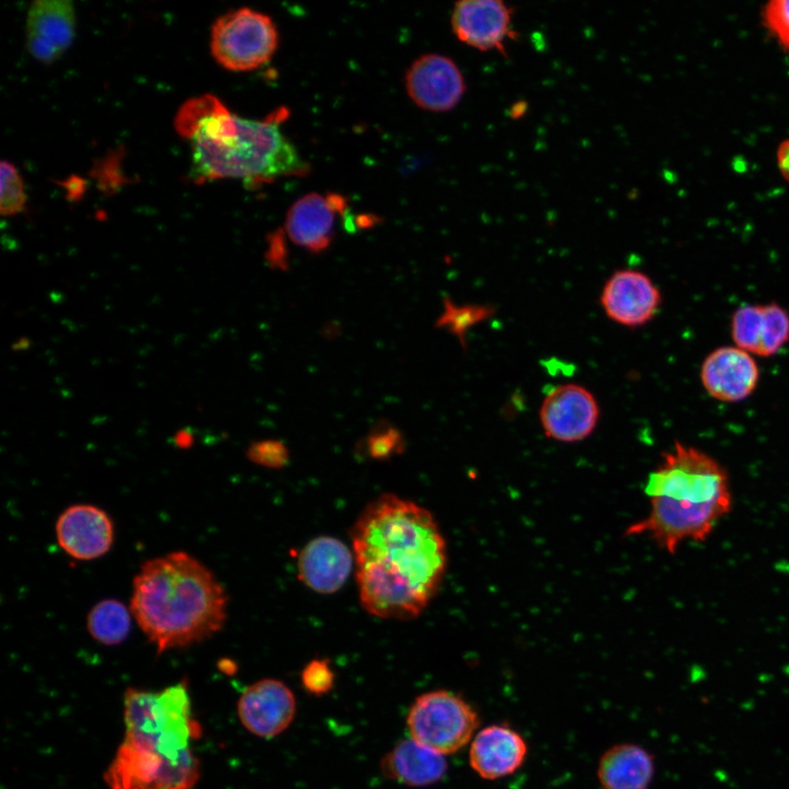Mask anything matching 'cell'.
Segmentation results:
<instances>
[{
	"label": "cell",
	"mask_w": 789,
	"mask_h": 789,
	"mask_svg": "<svg viewBox=\"0 0 789 789\" xmlns=\"http://www.w3.org/2000/svg\"><path fill=\"white\" fill-rule=\"evenodd\" d=\"M266 260L273 267L285 268L286 251L279 236H274L270 242V249L266 253Z\"/></svg>",
	"instance_id": "f546056e"
},
{
	"label": "cell",
	"mask_w": 789,
	"mask_h": 789,
	"mask_svg": "<svg viewBox=\"0 0 789 789\" xmlns=\"http://www.w3.org/2000/svg\"><path fill=\"white\" fill-rule=\"evenodd\" d=\"M0 210L2 216H13L24 210L26 195L24 184L14 164L1 162Z\"/></svg>",
	"instance_id": "d4e9b609"
},
{
	"label": "cell",
	"mask_w": 789,
	"mask_h": 789,
	"mask_svg": "<svg viewBox=\"0 0 789 789\" xmlns=\"http://www.w3.org/2000/svg\"><path fill=\"white\" fill-rule=\"evenodd\" d=\"M403 447L401 432L388 424L378 425L369 433L366 439L368 456L378 460H385L401 454Z\"/></svg>",
	"instance_id": "484cf974"
},
{
	"label": "cell",
	"mask_w": 789,
	"mask_h": 789,
	"mask_svg": "<svg viewBox=\"0 0 789 789\" xmlns=\"http://www.w3.org/2000/svg\"><path fill=\"white\" fill-rule=\"evenodd\" d=\"M125 737L105 779L112 789H191L198 734L183 683L161 691L129 688L124 697Z\"/></svg>",
	"instance_id": "3957f363"
},
{
	"label": "cell",
	"mask_w": 789,
	"mask_h": 789,
	"mask_svg": "<svg viewBox=\"0 0 789 789\" xmlns=\"http://www.w3.org/2000/svg\"><path fill=\"white\" fill-rule=\"evenodd\" d=\"M644 492L650 498L683 503H732L724 468L706 453L679 442L649 474Z\"/></svg>",
	"instance_id": "5b68a950"
},
{
	"label": "cell",
	"mask_w": 789,
	"mask_h": 789,
	"mask_svg": "<svg viewBox=\"0 0 789 789\" xmlns=\"http://www.w3.org/2000/svg\"><path fill=\"white\" fill-rule=\"evenodd\" d=\"M334 673L325 659H313L301 671L304 688L315 696L329 693L334 684Z\"/></svg>",
	"instance_id": "83f0119b"
},
{
	"label": "cell",
	"mask_w": 789,
	"mask_h": 789,
	"mask_svg": "<svg viewBox=\"0 0 789 789\" xmlns=\"http://www.w3.org/2000/svg\"><path fill=\"white\" fill-rule=\"evenodd\" d=\"M405 89L419 107L447 112L458 105L467 85L462 72L451 58L441 54H425L408 69Z\"/></svg>",
	"instance_id": "8fae6325"
},
{
	"label": "cell",
	"mask_w": 789,
	"mask_h": 789,
	"mask_svg": "<svg viewBox=\"0 0 789 789\" xmlns=\"http://www.w3.org/2000/svg\"><path fill=\"white\" fill-rule=\"evenodd\" d=\"M245 456L255 465L281 469L288 464L290 454L287 446L278 439H261L250 444Z\"/></svg>",
	"instance_id": "4316f807"
},
{
	"label": "cell",
	"mask_w": 789,
	"mask_h": 789,
	"mask_svg": "<svg viewBox=\"0 0 789 789\" xmlns=\"http://www.w3.org/2000/svg\"><path fill=\"white\" fill-rule=\"evenodd\" d=\"M524 737L505 724H492L474 734L469 748L471 768L484 779L493 780L515 773L525 762Z\"/></svg>",
	"instance_id": "ffe728a7"
},
{
	"label": "cell",
	"mask_w": 789,
	"mask_h": 789,
	"mask_svg": "<svg viewBox=\"0 0 789 789\" xmlns=\"http://www.w3.org/2000/svg\"><path fill=\"white\" fill-rule=\"evenodd\" d=\"M194 437L190 430L183 428L176 432L174 442L180 448H187L193 444Z\"/></svg>",
	"instance_id": "1f68e13d"
},
{
	"label": "cell",
	"mask_w": 789,
	"mask_h": 789,
	"mask_svg": "<svg viewBox=\"0 0 789 789\" xmlns=\"http://www.w3.org/2000/svg\"><path fill=\"white\" fill-rule=\"evenodd\" d=\"M764 22L779 43L789 49V0H773L764 8Z\"/></svg>",
	"instance_id": "f1b7e54d"
},
{
	"label": "cell",
	"mask_w": 789,
	"mask_h": 789,
	"mask_svg": "<svg viewBox=\"0 0 789 789\" xmlns=\"http://www.w3.org/2000/svg\"><path fill=\"white\" fill-rule=\"evenodd\" d=\"M776 158L782 178L789 182V139L779 145Z\"/></svg>",
	"instance_id": "4dcf8cb0"
},
{
	"label": "cell",
	"mask_w": 789,
	"mask_h": 789,
	"mask_svg": "<svg viewBox=\"0 0 789 789\" xmlns=\"http://www.w3.org/2000/svg\"><path fill=\"white\" fill-rule=\"evenodd\" d=\"M345 207L346 202L339 194H306L288 209L285 231L296 245L320 253L330 245L336 217Z\"/></svg>",
	"instance_id": "2e32d148"
},
{
	"label": "cell",
	"mask_w": 789,
	"mask_h": 789,
	"mask_svg": "<svg viewBox=\"0 0 789 789\" xmlns=\"http://www.w3.org/2000/svg\"><path fill=\"white\" fill-rule=\"evenodd\" d=\"M653 775V756L642 746L631 743L608 748L597 766V778L603 789H648Z\"/></svg>",
	"instance_id": "7402d4cb"
},
{
	"label": "cell",
	"mask_w": 789,
	"mask_h": 789,
	"mask_svg": "<svg viewBox=\"0 0 789 789\" xmlns=\"http://www.w3.org/2000/svg\"><path fill=\"white\" fill-rule=\"evenodd\" d=\"M513 13V8L501 0H462L454 4L450 25L461 43L480 52L506 55V41L517 38Z\"/></svg>",
	"instance_id": "9c48e42d"
},
{
	"label": "cell",
	"mask_w": 789,
	"mask_h": 789,
	"mask_svg": "<svg viewBox=\"0 0 789 789\" xmlns=\"http://www.w3.org/2000/svg\"><path fill=\"white\" fill-rule=\"evenodd\" d=\"M76 14L69 0L34 1L26 16V45L42 62L58 59L75 37Z\"/></svg>",
	"instance_id": "e0dca14e"
},
{
	"label": "cell",
	"mask_w": 789,
	"mask_h": 789,
	"mask_svg": "<svg viewBox=\"0 0 789 789\" xmlns=\"http://www.w3.org/2000/svg\"><path fill=\"white\" fill-rule=\"evenodd\" d=\"M355 569L353 550L339 538L321 535L308 541L297 557L299 581L319 594H333Z\"/></svg>",
	"instance_id": "9a60e30c"
},
{
	"label": "cell",
	"mask_w": 789,
	"mask_h": 789,
	"mask_svg": "<svg viewBox=\"0 0 789 789\" xmlns=\"http://www.w3.org/2000/svg\"><path fill=\"white\" fill-rule=\"evenodd\" d=\"M700 378L712 398L723 402H739L755 390L759 369L746 351L737 346H721L702 362Z\"/></svg>",
	"instance_id": "ac0fdd59"
},
{
	"label": "cell",
	"mask_w": 789,
	"mask_h": 789,
	"mask_svg": "<svg viewBox=\"0 0 789 789\" xmlns=\"http://www.w3.org/2000/svg\"><path fill=\"white\" fill-rule=\"evenodd\" d=\"M277 44V30L271 18L250 8L229 11L211 26V54L219 65L231 71L263 66L274 55Z\"/></svg>",
	"instance_id": "52a82bcc"
},
{
	"label": "cell",
	"mask_w": 789,
	"mask_h": 789,
	"mask_svg": "<svg viewBox=\"0 0 789 789\" xmlns=\"http://www.w3.org/2000/svg\"><path fill=\"white\" fill-rule=\"evenodd\" d=\"M382 774L410 787H424L441 780L447 771L444 755L413 739L399 742L380 761Z\"/></svg>",
	"instance_id": "44dd1931"
},
{
	"label": "cell",
	"mask_w": 789,
	"mask_h": 789,
	"mask_svg": "<svg viewBox=\"0 0 789 789\" xmlns=\"http://www.w3.org/2000/svg\"><path fill=\"white\" fill-rule=\"evenodd\" d=\"M494 312L489 305H457L449 298L443 300V312L437 318L435 325L447 329L457 336L459 343L466 347V335L470 328L485 321Z\"/></svg>",
	"instance_id": "cb8c5ba5"
},
{
	"label": "cell",
	"mask_w": 789,
	"mask_h": 789,
	"mask_svg": "<svg viewBox=\"0 0 789 789\" xmlns=\"http://www.w3.org/2000/svg\"><path fill=\"white\" fill-rule=\"evenodd\" d=\"M407 727L411 739L445 756L470 742L479 727V717L458 694L437 689L415 698L407 716Z\"/></svg>",
	"instance_id": "8992f818"
},
{
	"label": "cell",
	"mask_w": 789,
	"mask_h": 789,
	"mask_svg": "<svg viewBox=\"0 0 789 789\" xmlns=\"http://www.w3.org/2000/svg\"><path fill=\"white\" fill-rule=\"evenodd\" d=\"M731 335L747 353L773 356L789 342V313L775 302L741 306L732 316Z\"/></svg>",
	"instance_id": "d6986e66"
},
{
	"label": "cell",
	"mask_w": 789,
	"mask_h": 789,
	"mask_svg": "<svg viewBox=\"0 0 789 789\" xmlns=\"http://www.w3.org/2000/svg\"><path fill=\"white\" fill-rule=\"evenodd\" d=\"M599 300L609 319L634 328L652 320L662 297L647 274L634 270H619L607 279Z\"/></svg>",
	"instance_id": "4fadbf2b"
},
{
	"label": "cell",
	"mask_w": 789,
	"mask_h": 789,
	"mask_svg": "<svg viewBox=\"0 0 789 789\" xmlns=\"http://www.w3.org/2000/svg\"><path fill=\"white\" fill-rule=\"evenodd\" d=\"M242 725L253 735L272 739L284 732L296 713L291 689L275 678L260 679L245 688L237 704Z\"/></svg>",
	"instance_id": "7c38bea8"
},
{
	"label": "cell",
	"mask_w": 789,
	"mask_h": 789,
	"mask_svg": "<svg viewBox=\"0 0 789 789\" xmlns=\"http://www.w3.org/2000/svg\"><path fill=\"white\" fill-rule=\"evenodd\" d=\"M283 108L264 121L231 113L215 95L187 100L175 115V129L192 152L196 183L220 179L268 182L306 172L307 164L279 129Z\"/></svg>",
	"instance_id": "7a4b0ae2"
},
{
	"label": "cell",
	"mask_w": 789,
	"mask_h": 789,
	"mask_svg": "<svg viewBox=\"0 0 789 789\" xmlns=\"http://www.w3.org/2000/svg\"><path fill=\"white\" fill-rule=\"evenodd\" d=\"M598 416L599 408L593 393L575 384L553 388L539 410L546 436L563 443H575L590 436Z\"/></svg>",
	"instance_id": "30bf717a"
},
{
	"label": "cell",
	"mask_w": 789,
	"mask_h": 789,
	"mask_svg": "<svg viewBox=\"0 0 789 789\" xmlns=\"http://www.w3.org/2000/svg\"><path fill=\"white\" fill-rule=\"evenodd\" d=\"M228 596L196 558L173 551L145 561L133 581L130 613L158 653L220 631Z\"/></svg>",
	"instance_id": "277c9868"
},
{
	"label": "cell",
	"mask_w": 789,
	"mask_h": 789,
	"mask_svg": "<svg viewBox=\"0 0 789 789\" xmlns=\"http://www.w3.org/2000/svg\"><path fill=\"white\" fill-rule=\"evenodd\" d=\"M351 540L363 609L381 619L420 616L447 568L446 541L432 513L384 493L363 508Z\"/></svg>",
	"instance_id": "6da1fadb"
},
{
	"label": "cell",
	"mask_w": 789,
	"mask_h": 789,
	"mask_svg": "<svg viewBox=\"0 0 789 789\" xmlns=\"http://www.w3.org/2000/svg\"><path fill=\"white\" fill-rule=\"evenodd\" d=\"M650 505L649 514L631 524L625 535H648L668 553L676 552L684 541L706 540L732 507L728 502L691 504L666 498H650Z\"/></svg>",
	"instance_id": "ba28073f"
},
{
	"label": "cell",
	"mask_w": 789,
	"mask_h": 789,
	"mask_svg": "<svg viewBox=\"0 0 789 789\" xmlns=\"http://www.w3.org/2000/svg\"><path fill=\"white\" fill-rule=\"evenodd\" d=\"M56 537L61 549L73 559L93 560L112 547L113 522L95 505L75 504L59 515Z\"/></svg>",
	"instance_id": "5bb4252c"
},
{
	"label": "cell",
	"mask_w": 789,
	"mask_h": 789,
	"mask_svg": "<svg viewBox=\"0 0 789 789\" xmlns=\"http://www.w3.org/2000/svg\"><path fill=\"white\" fill-rule=\"evenodd\" d=\"M130 609L122 602L107 598L96 603L87 616V629L93 639L114 645L123 642L130 631Z\"/></svg>",
	"instance_id": "603a6c76"
},
{
	"label": "cell",
	"mask_w": 789,
	"mask_h": 789,
	"mask_svg": "<svg viewBox=\"0 0 789 789\" xmlns=\"http://www.w3.org/2000/svg\"><path fill=\"white\" fill-rule=\"evenodd\" d=\"M30 343H31V342H30L28 339H26V338H21V339H19V340L12 345V348H13L14 351H24V350L28 348Z\"/></svg>",
	"instance_id": "d6a6232c"
}]
</instances>
